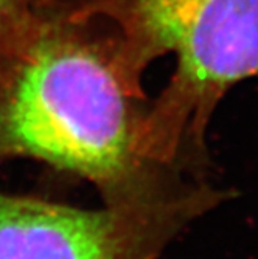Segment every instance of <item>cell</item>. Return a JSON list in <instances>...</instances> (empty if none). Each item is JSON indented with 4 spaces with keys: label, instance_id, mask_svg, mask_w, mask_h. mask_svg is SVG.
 Here are the masks:
<instances>
[{
    "label": "cell",
    "instance_id": "obj_1",
    "mask_svg": "<svg viewBox=\"0 0 258 259\" xmlns=\"http://www.w3.org/2000/svg\"><path fill=\"white\" fill-rule=\"evenodd\" d=\"M145 70L100 0L28 23L0 49V166L45 163L89 182L103 205L177 190V171L142 151Z\"/></svg>",
    "mask_w": 258,
    "mask_h": 259
},
{
    "label": "cell",
    "instance_id": "obj_2",
    "mask_svg": "<svg viewBox=\"0 0 258 259\" xmlns=\"http://www.w3.org/2000/svg\"><path fill=\"white\" fill-rule=\"evenodd\" d=\"M145 68L163 55L176 70L150 103L142 149L171 169L201 154L226 92L258 75V0H100Z\"/></svg>",
    "mask_w": 258,
    "mask_h": 259
},
{
    "label": "cell",
    "instance_id": "obj_3",
    "mask_svg": "<svg viewBox=\"0 0 258 259\" xmlns=\"http://www.w3.org/2000/svg\"><path fill=\"white\" fill-rule=\"evenodd\" d=\"M218 199L207 186L182 185L156 199L87 209L0 193V259H157Z\"/></svg>",
    "mask_w": 258,
    "mask_h": 259
},
{
    "label": "cell",
    "instance_id": "obj_4",
    "mask_svg": "<svg viewBox=\"0 0 258 259\" xmlns=\"http://www.w3.org/2000/svg\"><path fill=\"white\" fill-rule=\"evenodd\" d=\"M90 0H0V49L33 20Z\"/></svg>",
    "mask_w": 258,
    "mask_h": 259
}]
</instances>
